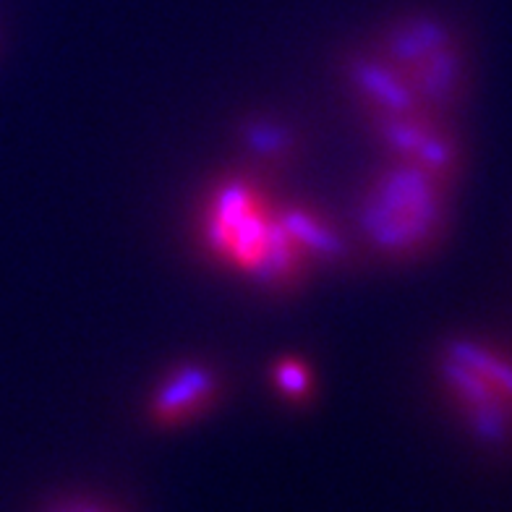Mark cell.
I'll return each mask as SVG.
<instances>
[{"mask_svg": "<svg viewBox=\"0 0 512 512\" xmlns=\"http://www.w3.org/2000/svg\"><path fill=\"white\" fill-rule=\"evenodd\" d=\"M251 173H225L207 186L196 230L207 259L267 293H290L314 275L283 223V209Z\"/></svg>", "mask_w": 512, "mask_h": 512, "instance_id": "1", "label": "cell"}, {"mask_svg": "<svg viewBox=\"0 0 512 512\" xmlns=\"http://www.w3.org/2000/svg\"><path fill=\"white\" fill-rule=\"evenodd\" d=\"M458 189L411 162L382 157L361 181L353 202L356 241L377 262H426L447 243Z\"/></svg>", "mask_w": 512, "mask_h": 512, "instance_id": "2", "label": "cell"}, {"mask_svg": "<svg viewBox=\"0 0 512 512\" xmlns=\"http://www.w3.org/2000/svg\"><path fill=\"white\" fill-rule=\"evenodd\" d=\"M432 382L460 432L492 455L512 452V343L489 332H450L434 345Z\"/></svg>", "mask_w": 512, "mask_h": 512, "instance_id": "3", "label": "cell"}, {"mask_svg": "<svg viewBox=\"0 0 512 512\" xmlns=\"http://www.w3.org/2000/svg\"><path fill=\"white\" fill-rule=\"evenodd\" d=\"M398 68L426 110L458 118L473 92V50L463 29L437 8H405L369 37Z\"/></svg>", "mask_w": 512, "mask_h": 512, "instance_id": "4", "label": "cell"}, {"mask_svg": "<svg viewBox=\"0 0 512 512\" xmlns=\"http://www.w3.org/2000/svg\"><path fill=\"white\" fill-rule=\"evenodd\" d=\"M366 128L382 157L411 162L455 189L465 178L468 144L452 115L416 110L395 118L366 121Z\"/></svg>", "mask_w": 512, "mask_h": 512, "instance_id": "5", "label": "cell"}, {"mask_svg": "<svg viewBox=\"0 0 512 512\" xmlns=\"http://www.w3.org/2000/svg\"><path fill=\"white\" fill-rule=\"evenodd\" d=\"M228 395L225 371L202 356L178 358L157 374L144 400V418L155 429L173 432L207 418Z\"/></svg>", "mask_w": 512, "mask_h": 512, "instance_id": "6", "label": "cell"}, {"mask_svg": "<svg viewBox=\"0 0 512 512\" xmlns=\"http://www.w3.org/2000/svg\"><path fill=\"white\" fill-rule=\"evenodd\" d=\"M343 87L364 121L426 110L411 84L369 40L353 45L340 61Z\"/></svg>", "mask_w": 512, "mask_h": 512, "instance_id": "7", "label": "cell"}, {"mask_svg": "<svg viewBox=\"0 0 512 512\" xmlns=\"http://www.w3.org/2000/svg\"><path fill=\"white\" fill-rule=\"evenodd\" d=\"M283 223L296 249L314 272L324 267H340L351 259L353 243L337 220L324 209L306 202H283Z\"/></svg>", "mask_w": 512, "mask_h": 512, "instance_id": "8", "label": "cell"}, {"mask_svg": "<svg viewBox=\"0 0 512 512\" xmlns=\"http://www.w3.org/2000/svg\"><path fill=\"white\" fill-rule=\"evenodd\" d=\"M238 142L246 160L259 162L264 168H280L296 160L301 139L285 118L277 115H249L238 128Z\"/></svg>", "mask_w": 512, "mask_h": 512, "instance_id": "9", "label": "cell"}, {"mask_svg": "<svg viewBox=\"0 0 512 512\" xmlns=\"http://www.w3.org/2000/svg\"><path fill=\"white\" fill-rule=\"evenodd\" d=\"M270 384L275 395H280L293 408L309 405L317 392V377L311 364L293 353L275 358V364L270 366Z\"/></svg>", "mask_w": 512, "mask_h": 512, "instance_id": "10", "label": "cell"}, {"mask_svg": "<svg viewBox=\"0 0 512 512\" xmlns=\"http://www.w3.org/2000/svg\"><path fill=\"white\" fill-rule=\"evenodd\" d=\"M92 507H95V499L66 497V499H58V502H53V505H50L45 512H92Z\"/></svg>", "mask_w": 512, "mask_h": 512, "instance_id": "11", "label": "cell"}, {"mask_svg": "<svg viewBox=\"0 0 512 512\" xmlns=\"http://www.w3.org/2000/svg\"><path fill=\"white\" fill-rule=\"evenodd\" d=\"M92 512H115V510H110L108 505H102V502H97L95 499V507H92Z\"/></svg>", "mask_w": 512, "mask_h": 512, "instance_id": "12", "label": "cell"}]
</instances>
